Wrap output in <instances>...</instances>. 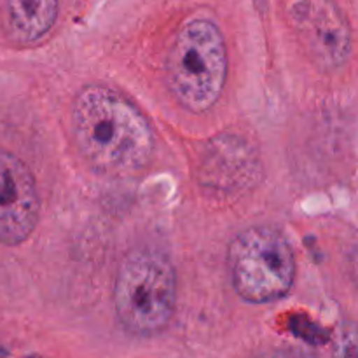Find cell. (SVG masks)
Segmentation results:
<instances>
[{"label": "cell", "instance_id": "cell-1", "mask_svg": "<svg viewBox=\"0 0 358 358\" xmlns=\"http://www.w3.org/2000/svg\"><path fill=\"white\" fill-rule=\"evenodd\" d=\"M72 131L84 159L105 175L138 173L152 157L149 121L121 93L90 84L72 105Z\"/></svg>", "mask_w": 358, "mask_h": 358}, {"label": "cell", "instance_id": "cell-2", "mask_svg": "<svg viewBox=\"0 0 358 358\" xmlns=\"http://www.w3.org/2000/svg\"><path fill=\"white\" fill-rule=\"evenodd\" d=\"M114 310L124 331L156 336L177 308V273L164 254L136 248L122 259L114 282Z\"/></svg>", "mask_w": 358, "mask_h": 358}, {"label": "cell", "instance_id": "cell-3", "mask_svg": "<svg viewBox=\"0 0 358 358\" xmlns=\"http://www.w3.org/2000/svg\"><path fill=\"white\" fill-rule=\"evenodd\" d=\"M227 48L220 28L210 20H192L180 28L166 58V83L189 112L215 107L226 87Z\"/></svg>", "mask_w": 358, "mask_h": 358}, {"label": "cell", "instance_id": "cell-4", "mask_svg": "<svg viewBox=\"0 0 358 358\" xmlns=\"http://www.w3.org/2000/svg\"><path fill=\"white\" fill-rule=\"evenodd\" d=\"M227 269L241 299L252 304L275 303L292 290L296 255L289 240L275 227H248L231 241Z\"/></svg>", "mask_w": 358, "mask_h": 358}, {"label": "cell", "instance_id": "cell-5", "mask_svg": "<svg viewBox=\"0 0 358 358\" xmlns=\"http://www.w3.org/2000/svg\"><path fill=\"white\" fill-rule=\"evenodd\" d=\"M290 21L311 62L322 70L341 69L352 55V30L334 0H294Z\"/></svg>", "mask_w": 358, "mask_h": 358}, {"label": "cell", "instance_id": "cell-6", "mask_svg": "<svg viewBox=\"0 0 358 358\" xmlns=\"http://www.w3.org/2000/svg\"><path fill=\"white\" fill-rule=\"evenodd\" d=\"M38 219L41 194L34 173L21 157L0 149V245H23Z\"/></svg>", "mask_w": 358, "mask_h": 358}, {"label": "cell", "instance_id": "cell-7", "mask_svg": "<svg viewBox=\"0 0 358 358\" xmlns=\"http://www.w3.org/2000/svg\"><path fill=\"white\" fill-rule=\"evenodd\" d=\"M198 177L208 191L217 194L234 196L248 191L261 177L257 150L243 136H217L203 152Z\"/></svg>", "mask_w": 358, "mask_h": 358}, {"label": "cell", "instance_id": "cell-8", "mask_svg": "<svg viewBox=\"0 0 358 358\" xmlns=\"http://www.w3.org/2000/svg\"><path fill=\"white\" fill-rule=\"evenodd\" d=\"M59 0H6L10 38L21 45L42 41L58 20Z\"/></svg>", "mask_w": 358, "mask_h": 358}, {"label": "cell", "instance_id": "cell-9", "mask_svg": "<svg viewBox=\"0 0 358 358\" xmlns=\"http://www.w3.org/2000/svg\"><path fill=\"white\" fill-rule=\"evenodd\" d=\"M332 358H358V325L339 322L332 336Z\"/></svg>", "mask_w": 358, "mask_h": 358}, {"label": "cell", "instance_id": "cell-10", "mask_svg": "<svg viewBox=\"0 0 358 358\" xmlns=\"http://www.w3.org/2000/svg\"><path fill=\"white\" fill-rule=\"evenodd\" d=\"M254 358H317L313 350L308 346H278V348L264 350V352L257 353Z\"/></svg>", "mask_w": 358, "mask_h": 358}, {"label": "cell", "instance_id": "cell-11", "mask_svg": "<svg viewBox=\"0 0 358 358\" xmlns=\"http://www.w3.org/2000/svg\"><path fill=\"white\" fill-rule=\"evenodd\" d=\"M294 329H296V336L304 339L308 345H324V343L329 341L327 332L318 329L317 325L311 324L310 320L294 322Z\"/></svg>", "mask_w": 358, "mask_h": 358}, {"label": "cell", "instance_id": "cell-12", "mask_svg": "<svg viewBox=\"0 0 358 358\" xmlns=\"http://www.w3.org/2000/svg\"><path fill=\"white\" fill-rule=\"evenodd\" d=\"M0 357H7V350H3L2 346H0Z\"/></svg>", "mask_w": 358, "mask_h": 358}, {"label": "cell", "instance_id": "cell-13", "mask_svg": "<svg viewBox=\"0 0 358 358\" xmlns=\"http://www.w3.org/2000/svg\"><path fill=\"white\" fill-rule=\"evenodd\" d=\"M257 2H261V0H257Z\"/></svg>", "mask_w": 358, "mask_h": 358}]
</instances>
